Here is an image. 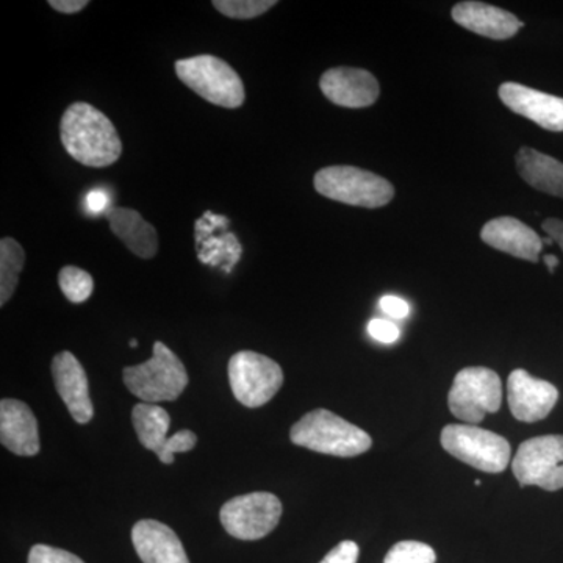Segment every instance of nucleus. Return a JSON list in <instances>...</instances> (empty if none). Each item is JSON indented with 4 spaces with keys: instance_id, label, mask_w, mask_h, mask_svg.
Listing matches in <instances>:
<instances>
[{
    "instance_id": "obj_24",
    "label": "nucleus",
    "mask_w": 563,
    "mask_h": 563,
    "mask_svg": "<svg viewBox=\"0 0 563 563\" xmlns=\"http://www.w3.org/2000/svg\"><path fill=\"white\" fill-rule=\"evenodd\" d=\"M276 0H214L213 7L232 20H254L276 7Z\"/></svg>"
},
{
    "instance_id": "obj_8",
    "label": "nucleus",
    "mask_w": 563,
    "mask_h": 563,
    "mask_svg": "<svg viewBox=\"0 0 563 563\" xmlns=\"http://www.w3.org/2000/svg\"><path fill=\"white\" fill-rule=\"evenodd\" d=\"M233 396L244 407L257 409L272 401L284 384L280 365L254 351H240L229 361Z\"/></svg>"
},
{
    "instance_id": "obj_35",
    "label": "nucleus",
    "mask_w": 563,
    "mask_h": 563,
    "mask_svg": "<svg viewBox=\"0 0 563 563\" xmlns=\"http://www.w3.org/2000/svg\"><path fill=\"white\" fill-rule=\"evenodd\" d=\"M131 346L132 347L139 346V342H136V340H131Z\"/></svg>"
},
{
    "instance_id": "obj_32",
    "label": "nucleus",
    "mask_w": 563,
    "mask_h": 563,
    "mask_svg": "<svg viewBox=\"0 0 563 563\" xmlns=\"http://www.w3.org/2000/svg\"><path fill=\"white\" fill-rule=\"evenodd\" d=\"M542 229L563 251V221L558 220V218H548L543 221Z\"/></svg>"
},
{
    "instance_id": "obj_17",
    "label": "nucleus",
    "mask_w": 563,
    "mask_h": 563,
    "mask_svg": "<svg viewBox=\"0 0 563 563\" xmlns=\"http://www.w3.org/2000/svg\"><path fill=\"white\" fill-rule=\"evenodd\" d=\"M451 14L453 20L466 31L490 40L512 38L525 25L510 11L484 2H473V0L457 3Z\"/></svg>"
},
{
    "instance_id": "obj_29",
    "label": "nucleus",
    "mask_w": 563,
    "mask_h": 563,
    "mask_svg": "<svg viewBox=\"0 0 563 563\" xmlns=\"http://www.w3.org/2000/svg\"><path fill=\"white\" fill-rule=\"evenodd\" d=\"M358 554H361V550H358L357 543L344 540L336 544L320 563H357Z\"/></svg>"
},
{
    "instance_id": "obj_9",
    "label": "nucleus",
    "mask_w": 563,
    "mask_h": 563,
    "mask_svg": "<svg viewBox=\"0 0 563 563\" xmlns=\"http://www.w3.org/2000/svg\"><path fill=\"white\" fill-rule=\"evenodd\" d=\"M282 503L273 493L255 492L236 496L222 506L220 518L225 531L239 540H261L279 525Z\"/></svg>"
},
{
    "instance_id": "obj_30",
    "label": "nucleus",
    "mask_w": 563,
    "mask_h": 563,
    "mask_svg": "<svg viewBox=\"0 0 563 563\" xmlns=\"http://www.w3.org/2000/svg\"><path fill=\"white\" fill-rule=\"evenodd\" d=\"M379 307L384 313H387L390 318H395V320H404V318L410 314L409 302L404 301V299L398 298V296H384L379 301Z\"/></svg>"
},
{
    "instance_id": "obj_28",
    "label": "nucleus",
    "mask_w": 563,
    "mask_h": 563,
    "mask_svg": "<svg viewBox=\"0 0 563 563\" xmlns=\"http://www.w3.org/2000/svg\"><path fill=\"white\" fill-rule=\"evenodd\" d=\"M368 333L376 342L385 344L398 342L399 335H401V331H399L395 322L380 320V318H374V320L369 321Z\"/></svg>"
},
{
    "instance_id": "obj_19",
    "label": "nucleus",
    "mask_w": 563,
    "mask_h": 563,
    "mask_svg": "<svg viewBox=\"0 0 563 563\" xmlns=\"http://www.w3.org/2000/svg\"><path fill=\"white\" fill-rule=\"evenodd\" d=\"M111 232L125 244L136 257L150 261L158 252V235L154 225L150 224L136 210L111 209L107 214Z\"/></svg>"
},
{
    "instance_id": "obj_5",
    "label": "nucleus",
    "mask_w": 563,
    "mask_h": 563,
    "mask_svg": "<svg viewBox=\"0 0 563 563\" xmlns=\"http://www.w3.org/2000/svg\"><path fill=\"white\" fill-rule=\"evenodd\" d=\"M314 190L332 201L363 209H379L395 198L387 179L355 166H328L314 174Z\"/></svg>"
},
{
    "instance_id": "obj_13",
    "label": "nucleus",
    "mask_w": 563,
    "mask_h": 563,
    "mask_svg": "<svg viewBox=\"0 0 563 563\" xmlns=\"http://www.w3.org/2000/svg\"><path fill=\"white\" fill-rule=\"evenodd\" d=\"M499 99L507 109L536 122L544 131L563 132V99L525 85L506 81L499 87Z\"/></svg>"
},
{
    "instance_id": "obj_31",
    "label": "nucleus",
    "mask_w": 563,
    "mask_h": 563,
    "mask_svg": "<svg viewBox=\"0 0 563 563\" xmlns=\"http://www.w3.org/2000/svg\"><path fill=\"white\" fill-rule=\"evenodd\" d=\"M47 3H49L52 9L65 14L79 13L85 7L90 5L88 0H49Z\"/></svg>"
},
{
    "instance_id": "obj_1",
    "label": "nucleus",
    "mask_w": 563,
    "mask_h": 563,
    "mask_svg": "<svg viewBox=\"0 0 563 563\" xmlns=\"http://www.w3.org/2000/svg\"><path fill=\"white\" fill-rule=\"evenodd\" d=\"M60 139L70 157L90 168H107L122 154L113 122L87 102L73 103L63 113Z\"/></svg>"
},
{
    "instance_id": "obj_6",
    "label": "nucleus",
    "mask_w": 563,
    "mask_h": 563,
    "mask_svg": "<svg viewBox=\"0 0 563 563\" xmlns=\"http://www.w3.org/2000/svg\"><path fill=\"white\" fill-rule=\"evenodd\" d=\"M440 440L446 453L481 472L503 473L509 466L512 450L498 433L473 424H450Z\"/></svg>"
},
{
    "instance_id": "obj_4",
    "label": "nucleus",
    "mask_w": 563,
    "mask_h": 563,
    "mask_svg": "<svg viewBox=\"0 0 563 563\" xmlns=\"http://www.w3.org/2000/svg\"><path fill=\"white\" fill-rule=\"evenodd\" d=\"M176 74L181 84L213 106L239 109L246 101L242 77L228 62L213 55L177 60Z\"/></svg>"
},
{
    "instance_id": "obj_16",
    "label": "nucleus",
    "mask_w": 563,
    "mask_h": 563,
    "mask_svg": "<svg viewBox=\"0 0 563 563\" xmlns=\"http://www.w3.org/2000/svg\"><path fill=\"white\" fill-rule=\"evenodd\" d=\"M481 239L493 250L506 252L514 257L537 263L543 250L539 233L512 217L490 220L481 231Z\"/></svg>"
},
{
    "instance_id": "obj_33",
    "label": "nucleus",
    "mask_w": 563,
    "mask_h": 563,
    "mask_svg": "<svg viewBox=\"0 0 563 563\" xmlns=\"http://www.w3.org/2000/svg\"><path fill=\"white\" fill-rule=\"evenodd\" d=\"M109 206V196L103 191H91L90 195L87 196V207L88 210L92 211V213H99Z\"/></svg>"
},
{
    "instance_id": "obj_2",
    "label": "nucleus",
    "mask_w": 563,
    "mask_h": 563,
    "mask_svg": "<svg viewBox=\"0 0 563 563\" xmlns=\"http://www.w3.org/2000/svg\"><path fill=\"white\" fill-rule=\"evenodd\" d=\"M291 442L317 453L335 457H354L372 448L373 439L357 426L325 409L303 415L292 426Z\"/></svg>"
},
{
    "instance_id": "obj_34",
    "label": "nucleus",
    "mask_w": 563,
    "mask_h": 563,
    "mask_svg": "<svg viewBox=\"0 0 563 563\" xmlns=\"http://www.w3.org/2000/svg\"><path fill=\"white\" fill-rule=\"evenodd\" d=\"M544 263H547L550 273H554V269L558 268L559 265V258L555 257V255H547V257H544Z\"/></svg>"
},
{
    "instance_id": "obj_25",
    "label": "nucleus",
    "mask_w": 563,
    "mask_h": 563,
    "mask_svg": "<svg viewBox=\"0 0 563 563\" xmlns=\"http://www.w3.org/2000/svg\"><path fill=\"white\" fill-rule=\"evenodd\" d=\"M437 554L429 544L406 540L396 543L385 555L384 563H435Z\"/></svg>"
},
{
    "instance_id": "obj_11",
    "label": "nucleus",
    "mask_w": 563,
    "mask_h": 563,
    "mask_svg": "<svg viewBox=\"0 0 563 563\" xmlns=\"http://www.w3.org/2000/svg\"><path fill=\"white\" fill-rule=\"evenodd\" d=\"M507 401L518 421L544 420L559 401V390L553 384L537 379L526 369H515L507 380Z\"/></svg>"
},
{
    "instance_id": "obj_21",
    "label": "nucleus",
    "mask_w": 563,
    "mask_h": 563,
    "mask_svg": "<svg viewBox=\"0 0 563 563\" xmlns=\"http://www.w3.org/2000/svg\"><path fill=\"white\" fill-rule=\"evenodd\" d=\"M132 421L140 443L152 453H158L169 439L168 432L172 428L169 413L157 404L141 402L133 407Z\"/></svg>"
},
{
    "instance_id": "obj_18",
    "label": "nucleus",
    "mask_w": 563,
    "mask_h": 563,
    "mask_svg": "<svg viewBox=\"0 0 563 563\" xmlns=\"http://www.w3.org/2000/svg\"><path fill=\"white\" fill-rule=\"evenodd\" d=\"M132 542L143 563H190L177 533L155 520L133 526Z\"/></svg>"
},
{
    "instance_id": "obj_23",
    "label": "nucleus",
    "mask_w": 563,
    "mask_h": 563,
    "mask_svg": "<svg viewBox=\"0 0 563 563\" xmlns=\"http://www.w3.org/2000/svg\"><path fill=\"white\" fill-rule=\"evenodd\" d=\"M58 284H60L66 299L74 303L87 301L95 290V280H92L91 274L77 268V266H65L58 274Z\"/></svg>"
},
{
    "instance_id": "obj_26",
    "label": "nucleus",
    "mask_w": 563,
    "mask_h": 563,
    "mask_svg": "<svg viewBox=\"0 0 563 563\" xmlns=\"http://www.w3.org/2000/svg\"><path fill=\"white\" fill-rule=\"evenodd\" d=\"M196 443H198L196 433L184 429V431L176 432L169 437L155 455L165 465H173L174 454L188 453V451L195 450Z\"/></svg>"
},
{
    "instance_id": "obj_14",
    "label": "nucleus",
    "mask_w": 563,
    "mask_h": 563,
    "mask_svg": "<svg viewBox=\"0 0 563 563\" xmlns=\"http://www.w3.org/2000/svg\"><path fill=\"white\" fill-rule=\"evenodd\" d=\"M52 376L55 388L68 407L69 413L79 424H87L95 417L87 373L76 355L63 351L52 361Z\"/></svg>"
},
{
    "instance_id": "obj_10",
    "label": "nucleus",
    "mask_w": 563,
    "mask_h": 563,
    "mask_svg": "<svg viewBox=\"0 0 563 563\" xmlns=\"http://www.w3.org/2000/svg\"><path fill=\"white\" fill-rule=\"evenodd\" d=\"M512 472L521 487L536 485L548 492L563 488V435L526 440L512 461Z\"/></svg>"
},
{
    "instance_id": "obj_27",
    "label": "nucleus",
    "mask_w": 563,
    "mask_h": 563,
    "mask_svg": "<svg viewBox=\"0 0 563 563\" xmlns=\"http://www.w3.org/2000/svg\"><path fill=\"white\" fill-rule=\"evenodd\" d=\"M29 563H85L76 554L60 548L35 544L29 553Z\"/></svg>"
},
{
    "instance_id": "obj_15",
    "label": "nucleus",
    "mask_w": 563,
    "mask_h": 563,
    "mask_svg": "<svg viewBox=\"0 0 563 563\" xmlns=\"http://www.w3.org/2000/svg\"><path fill=\"white\" fill-rule=\"evenodd\" d=\"M0 442L11 453L33 457L40 453L38 421L31 407L20 399L0 402Z\"/></svg>"
},
{
    "instance_id": "obj_22",
    "label": "nucleus",
    "mask_w": 563,
    "mask_h": 563,
    "mask_svg": "<svg viewBox=\"0 0 563 563\" xmlns=\"http://www.w3.org/2000/svg\"><path fill=\"white\" fill-rule=\"evenodd\" d=\"M24 263L25 252L21 244L9 236L2 239L0 242V306H5L14 295Z\"/></svg>"
},
{
    "instance_id": "obj_3",
    "label": "nucleus",
    "mask_w": 563,
    "mask_h": 563,
    "mask_svg": "<svg viewBox=\"0 0 563 563\" xmlns=\"http://www.w3.org/2000/svg\"><path fill=\"white\" fill-rule=\"evenodd\" d=\"M125 387L147 404L176 401L188 385V373L180 358L165 343L155 342L150 361L125 366Z\"/></svg>"
},
{
    "instance_id": "obj_12",
    "label": "nucleus",
    "mask_w": 563,
    "mask_h": 563,
    "mask_svg": "<svg viewBox=\"0 0 563 563\" xmlns=\"http://www.w3.org/2000/svg\"><path fill=\"white\" fill-rule=\"evenodd\" d=\"M322 95L344 109H365L373 106L380 95L379 81L372 73L361 68H332L321 76Z\"/></svg>"
},
{
    "instance_id": "obj_7",
    "label": "nucleus",
    "mask_w": 563,
    "mask_h": 563,
    "mask_svg": "<svg viewBox=\"0 0 563 563\" xmlns=\"http://www.w3.org/2000/svg\"><path fill=\"white\" fill-rule=\"evenodd\" d=\"M501 402V379L493 369L484 366L463 368L455 374L453 387L448 395L451 413L470 424H477L488 413L498 412Z\"/></svg>"
},
{
    "instance_id": "obj_20",
    "label": "nucleus",
    "mask_w": 563,
    "mask_h": 563,
    "mask_svg": "<svg viewBox=\"0 0 563 563\" xmlns=\"http://www.w3.org/2000/svg\"><path fill=\"white\" fill-rule=\"evenodd\" d=\"M515 162H517L518 174L526 184L544 195L563 199L562 162L532 147H521Z\"/></svg>"
}]
</instances>
